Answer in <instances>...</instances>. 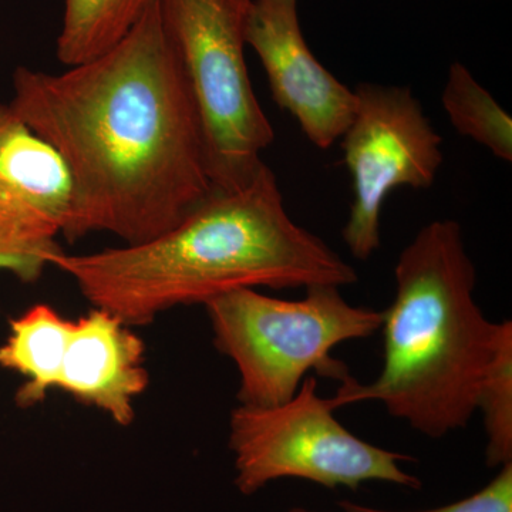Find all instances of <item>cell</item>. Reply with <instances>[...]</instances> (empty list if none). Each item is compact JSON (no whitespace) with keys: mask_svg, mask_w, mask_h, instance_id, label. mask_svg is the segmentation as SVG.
I'll list each match as a JSON object with an SVG mask.
<instances>
[{"mask_svg":"<svg viewBox=\"0 0 512 512\" xmlns=\"http://www.w3.org/2000/svg\"><path fill=\"white\" fill-rule=\"evenodd\" d=\"M10 109L55 148L73 184L69 242L140 244L214 191L204 131L160 0L117 45L59 74L16 67Z\"/></svg>","mask_w":512,"mask_h":512,"instance_id":"obj_1","label":"cell"},{"mask_svg":"<svg viewBox=\"0 0 512 512\" xmlns=\"http://www.w3.org/2000/svg\"><path fill=\"white\" fill-rule=\"evenodd\" d=\"M93 308L137 328L177 306L205 305L241 288L293 289L356 284L357 272L285 210L264 164L235 191H212L163 234L90 254L49 256Z\"/></svg>","mask_w":512,"mask_h":512,"instance_id":"obj_2","label":"cell"},{"mask_svg":"<svg viewBox=\"0 0 512 512\" xmlns=\"http://www.w3.org/2000/svg\"><path fill=\"white\" fill-rule=\"evenodd\" d=\"M396 296L383 311V366L373 382L350 376L330 406L379 402L414 430L440 439L463 429L512 322H491L474 299L476 266L453 220L420 229L396 268Z\"/></svg>","mask_w":512,"mask_h":512,"instance_id":"obj_3","label":"cell"},{"mask_svg":"<svg viewBox=\"0 0 512 512\" xmlns=\"http://www.w3.org/2000/svg\"><path fill=\"white\" fill-rule=\"evenodd\" d=\"M204 306L215 348L238 367L239 403L251 407L288 402L311 372L342 383L349 369L332 350L375 335L383 322V311L350 305L330 285L311 286L299 301L234 289Z\"/></svg>","mask_w":512,"mask_h":512,"instance_id":"obj_4","label":"cell"},{"mask_svg":"<svg viewBox=\"0 0 512 512\" xmlns=\"http://www.w3.org/2000/svg\"><path fill=\"white\" fill-rule=\"evenodd\" d=\"M251 0H160L204 131L214 191L254 180L275 131L259 104L245 60Z\"/></svg>","mask_w":512,"mask_h":512,"instance_id":"obj_5","label":"cell"},{"mask_svg":"<svg viewBox=\"0 0 512 512\" xmlns=\"http://www.w3.org/2000/svg\"><path fill=\"white\" fill-rule=\"evenodd\" d=\"M318 379L303 380L288 402L274 407L239 404L229 419V448L239 493L252 495L284 478L328 490L356 491L370 481L420 490L421 480L402 467L413 457L359 439L333 416Z\"/></svg>","mask_w":512,"mask_h":512,"instance_id":"obj_6","label":"cell"},{"mask_svg":"<svg viewBox=\"0 0 512 512\" xmlns=\"http://www.w3.org/2000/svg\"><path fill=\"white\" fill-rule=\"evenodd\" d=\"M342 140L353 204L342 231L350 254L367 261L380 248L384 202L399 187L426 190L443 164V138L409 87L360 83Z\"/></svg>","mask_w":512,"mask_h":512,"instance_id":"obj_7","label":"cell"},{"mask_svg":"<svg viewBox=\"0 0 512 512\" xmlns=\"http://www.w3.org/2000/svg\"><path fill=\"white\" fill-rule=\"evenodd\" d=\"M73 211L69 170L9 104H0V271L32 285L62 251Z\"/></svg>","mask_w":512,"mask_h":512,"instance_id":"obj_8","label":"cell"},{"mask_svg":"<svg viewBox=\"0 0 512 512\" xmlns=\"http://www.w3.org/2000/svg\"><path fill=\"white\" fill-rule=\"evenodd\" d=\"M245 42L261 60L275 103L295 117L313 146L332 147L353 119L355 90L309 49L298 0H251Z\"/></svg>","mask_w":512,"mask_h":512,"instance_id":"obj_9","label":"cell"},{"mask_svg":"<svg viewBox=\"0 0 512 512\" xmlns=\"http://www.w3.org/2000/svg\"><path fill=\"white\" fill-rule=\"evenodd\" d=\"M148 383L146 345L131 326L99 308L70 322L57 390L127 427Z\"/></svg>","mask_w":512,"mask_h":512,"instance_id":"obj_10","label":"cell"},{"mask_svg":"<svg viewBox=\"0 0 512 512\" xmlns=\"http://www.w3.org/2000/svg\"><path fill=\"white\" fill-rule=\"evenodd\" d=\"M70 322L46 303L9 320V336L0 346V367L25 379L15 394L19 409H32L57 390Z\"/></svg>","mask_w":512,"mask_h":512,"instance_id":"obj_11","label":"cell"},{"mask_svg":"<svg viewBox=\"0 0 512 512\" xmlns=\"http://www.w3.org/2000/svg\"><path fill=\"white\" fill-rule=\"evenodd\" d=\"M150 0H64L56 56L64 66L89 62L120 42Z\"/></svg>","mask_w":512,"mask_h":512,"instance_id":"obj_12","label":"cell"},{"mask_svg":"<svg viewBox=\"0 0 512 512\" xmlns=\"http://www.w3.org/2000/svg\"><path fill=\"white\" fill-rule=\"evenodd\" d=\"M444 110L460 136L471 138L505 163L512 161V120L464 64L448 69Z\"/></svg>","mask_w":512,"mask_h":512,"instance_id":"obj_13","label":"cell"},{"mask_svg":"<svg viewBox=\"0 0 512 512\" xmlns=\"http://www.w3.org/2000/svg\"><path fill=\"white\" fill-rule=\"evenodd\" d=\"M484 417L487 433V466L512 463V340L501 348L478 397L477 412Z\"/></svg>","mask_w":512,"mask_h":512,"instance_id":"obj_14","label":"cell"},{"mask_svg":"<svg viewBox=\"0 0 512 512\" xmlns=\"http://www.w3.org/2000/svg\"><path fill=\"white\" fill-rule=\"evenodd\" d=\"M343 512H512V463L500 467L497 476L477 493L453 504L421 511H394L342 500Z\"/></svg>","mask_w":512,"mask_h":512,"instance_id":"obj_15","label":"cell"},{"mask_svg":"<svg viewBox=\"0 0 512 512\" xmlns=\"http://www.w3.org/2000/svg\"><path fill=\"white\" fill-rule=\"evenodd\" d=\"M288 512H330V511H318V510H311V508H305V507H293Z\"/></svg>","mask_w":512,"mask_h":512,"instance_id":"obj_16","label":"cell"}]
</instances>
